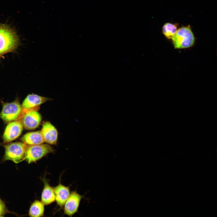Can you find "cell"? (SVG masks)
Listing matches in <instances>:
<instances>
[{"label":"cell","mask_w":217,"mask_h":217,"mask_svg":"<svg viewBox=\"0 0 217 217\" xmlns=\"http://www.w3.org/2000/svg\"><path fill=\"white\" fill-rule=\"evenodd\" d=\"M41 131L44 142L50 144H56L58 133L56 128L49 121L45 122Z\"/></svg>","instance_id":"obj_10"},{"label":"cell","mask_w":217,"mask_h":217,"mask_svg":"<svg viewBox=\"0 0 217 217\" xmlns=\"http://www.w3.org/2000/svg\"><path fill=\"white\" fill-rule=\"evenodd\" d=\"M22 142L29 145L42 144L44 141L41 131L28 132L22 137Z\"/></svg>","instance_id":"obj_13"},{"label":"cell","mask_w":217,"mask_h":217,"mask_svg":"<svg viewBox=\"0 0 217 217\" xmlns=\"http://www.w3.org/2000/svg\"><path fill=\"white\" fill-rule=\"evenodd\" d=\"M18 43L14 31L7 27L0 26V58L6 53L14 51Z\"/></svg>","instance_id":"obj_2"},{"label":"cell","mask_w":217,"mask_h":217,"mask_svg":"<svg viewBox=\"0 0 217 217\" xmlns=\"http://www.w3.org/2000/svg\"><path fill=\"white\" fill-rule=\"evenodd\" d=\"M177 30V27L175 24L168 22L165 23L162 28V33L168 39H171Z\"/></svg>","instance_id":"obj_15"},{"label":"cell","mask_w":217,"mask_h":217,"mask_svg":"<svg viewBox=\"0 0 217 217\" xmlns=\"http://www.w3.org/2000/svg\"><path fill=\"white\" fill-rule=\"evenodd\" d=\"M44 187L41 195V201L45 205H49L55 201V195L53 188L49 185L48 181L43 178Z\"/></svg>","instance_id":"obj_12"},{"label":"cell","mask_w":217,"mask_h":217,"mask_svg":"<svg viewBox=\"0 0 217 217\" xmlns=\"http://www.w3.org/2000/svg\"><path fill=\"white\" fill-rule=\"evenodd\" d=\"M53 189L55 195V201L58 205L62 207L70 194L69 187L59 183L54 187Z\"/></svg>","instance_id":"obj_11"},{"label":"cell","mask_w":217,"mask_h":217,"mask_svg":"<svg viewBox=\"0 0 217 217\" xmlns=\"http://www.w3.org/2000/svg\"><path fill=\"white\" fill-rule=\"evenodd\" d=\"M44 206L41 201L35 200L30 206L29 212V216L33 217L43 216L45 210Z\"/></svg>","instance_id":"obj_14"},{"label":"cell","mask_w":217,"mask_h":217,"mask_svg":"<svg viewBox=\"0 0 217 217\" xmlns=\"http://www.w3.org/2000/svg\"><path fill=\"white\" fill-rule=\"evenodd\" d=\"M22 115L21 105L16 99L12 102L3 104L0 118L5 122H9L16 120L21 117Z\"/></svg>","instance_id":"obj_5"},{"label":"cell","mask_w":217,"mask_h":217,"mask_svg":"<svg viewBox=\"0 0 217 217\" xmlns=\"http://www.w3.org/2000/svg\"><path fill=\"white\" fill-rule=\"evenodd\" d=\"M6 212L5 205L3 201L0 199V217L3 216Z\"/></svg>","instance_id":"obj_16"},{"label":"cell","mask_w":217,"mask_h":217,"mask_svg":"<svg viewBox=\"0 0 217 217\" xmlns=\"http://www.w3.org/2000/svg\"><path fill=\"white\" fill-rule=\"evenodd\" d=\"M82 197L76 191H72L63 206L64 213L70 217L75 214Z\"/></svg>","instance_id":"obj_7"},{"label":"cell","mask_w":217,"mask_h":217,"mask_svg":"<svg viewBox=\"0 0 217 217\" xmlns=\"http://www.w3.org/2000/svg\"><path fill=\"white\" fill-rule=\"evenodd\" d=\"M53 148L47 144H40L27 146L23 159L28 163L36 162L47 154L53 152Z\"/></svg>","instance_id":"obj_3"},{"label":"cell","mask_w":217,"mask_h":217,"mask_svg":"<svg viewBox=\"0 0 217 217\" xmlns=\"http://www.w3.org/2000/svg\"><path fill=\"white\" fill-rule=\"evenodd\" d=\"M27 147V144L20 142L5 145L4 160H11L16 163L23 161Z\"/></svg>","instance_id":"obj_4"},{"label":"cell","mask_w":217,"mask_h":217,"mask_svg":"<svg viewBox=\"0 0 217 217\" xmlns=\"http://www.w3.org/2000/svg\"><path fill=\"white\" fill-rule=\"evenodd\" d=\"M23 128L20 121L11 122L7 125L4 132L3 136L4 141L11 142L18 138L21 134Z\"/></svg>","instance_id":"obj_9"},{"label":"cell","mask_w":217,"mask_h":217,"mask_svg":"<svg viewBox=\"0 0 217 217\" xmlns=\"http://www.w3.org/2000/svg\"><path fill=\"white\" fill-rule=\"evenodd\" d=\"M50 99L47 97L36 94L28 95L24 100L21 105L23 114L29 111H37L40 105Z\"/></svg>","instance_id":"obj_6"},{"label":"cell","mask_w":217,"mask_h":217,"mask_svg":"<svg viewBox=\"0 0 217 217\" xmlns=\"http://www.w3.org/2000/svg\"><path fill=\"white\" fill-rule=\"evenodd\" d=\"M21 122L23 126L27 130H33L39 125L42 120L40 114L36 110L27 112L23 113Z\"/></svg>","instance_id":"obj_8"},{"label":"cell","mask_w":217,"mask_h":217,"mask_svg":"<svg viewBox=\"0 0 217 217\" xmlns=\"http://www.w3.org/2000/svg\"><path fill=\"white\" fill-rule=\"evenodd\" d=\"M195 39L189 25L179 28L171 39L172 44L176 49H185L192 47L195 44Z\"/></svg>","instance_id":"obj_1"}]
</instances>
